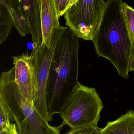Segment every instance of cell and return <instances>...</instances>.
I'll return each mask as SVG.
<instances>
[{"instance_id": "6da1fadb", "label": "cell", "mask_w": 134, "mask_h": 134, "mask_svg": "<svg viewBox=\"0 0 134 134\" xmlns=\"http://www.w3.org/2000/svg\"><path fill=\"white\" fill-rule=\"evenodd\" d=\"M78 37L67 28L56 45L50 67L46 99L50 116L59 114L79 83Z\"/></svg>"}, {"instance_id": "7a4b0ae2", "label": "cell", "mask_w": 134, "mask_h": 134, "mask_svg": "<svg viewBox=\"0 0 134 134\" xmlns=\"http://www.w3.org/2000/svg\"><path fill=\"white\" fill-rule=\"evenodd\" d=\"M122 1L108 0L92 41L98 57L109 60L119 75L128 79L129 65L134 45L126 25Z\"/></svg>"}, {"instance_id": "3957f363", "label": "cell", "mask_w": 134, "mask_h": 134, "mask_svg": "<svg viewBox=\"0 0 134 134\" xmlns=\"http://www.w3.org/2000/svg\"><path fill=\"white\" fill-rule=\"evenodd\" d=\"M0 98L9 110L19 134H60L64 125L52 126L21 93L15 80V67L1 73Z\"/></svg>"}, {"instance_id": "277c9868", "label": "cell", "mask_w": 134, "mask_h": 134, "mask_svg": "<svg viewBox=\"0 0 134 134\" xmlns=\"http://www.w3.org/2000/svg\"><path fill=\"white\" fill-rule=\"evenodd\" d=\"M103 108L102 101L95 88L79 82L59 113L62 124L70 128L96 126Z\"/></svg>"}, {"instance_id": "5b68a950", "label": "cell", "mask_w": 134, "mask_h": 134, "mask_svg": "<svg viewBox=\"0 0 134 134\" xmlns=\"http://www.w3.org/2000/svg\"><path fill=\"white\" fill-rule=\"evenodd\" d=\"M67 28L61 26L54 29L52 33L50 47L43 44L40 47L33 48L30 54L35 88L33 106L41 116L48 122L52 121L53 118L48 113L46 103L47 83L55 47Z\"/></svg>"}, {"instance_id": "8992f818", "label": "cell", "mask_w": 134, "mask_h": 134, "mask_svg": "<svg viewBox=\"0 0 134 134\" xmlns=\"http://www.w3.org/2000/svg\"><path fill=\"white\" fill-rule=\"evenodd\" d=\"M106 3L103 0H77L64 15L66 25L78 38L92 41Z\"/></svg>"}, {"instance_id": "52a82bcc", "label": "cell", "mask_w": 134, "mask_h": 134, "mask_svg": "<svg viewBox=\"0 0 134 134\" xmlns=\"http://www.w3.org/2000/svg\"><path fill=\"white\" fill-rule=\"evenodd\" d=\"M13 59L16 83L23 95L34 105L35 88L30 55L23 53Z\"/></svg>"}, {"instance_id": "ba28073f", "label": "cell", "mask_w": 134, "mask_h": 134, "mask_svg": "<svg viewBox=\"0 0 134 134\" xmlns=\"http://www.w3.org/2000/svg\"><path fill=\"white\" fill-rule=\"evenodd\" d=\"M25 13L32 35L33 48L43 43L40 8L38 0H19Z\"/></svg>"}, {"instance_id": "9c48e42d", "label": "cell", "mask_w": 134, "mask_h": 134, "mask_svg": "<svg viewBox=\"0 0 134 134\" xmlns=\"http://www.w3.org/2000/svg\"><path fill=\"white\" fill-rule=\"evenodd\" d=\"M40 8L43 43L50 47L54 29L61 26L54 0H38Z\"/></svg>"}, {"instance_id": "30bf717a", "label": "cell", "mask_w": 134, "mask_h": 134, "mask_svg": "<svg viewBox=\"0 0 134 134\" xmlns=\"http://www.w3.org/2000/svg\"><path fill=\"white\" fill-rule=\"evenodd\" d=\"M10 12L14 25L18 33L24 37L30 33L25 11L19 0H0Z\"/></svg>"}, {"instance_id": "8fae6325", "label": "cell", "mask_w": 134, "mask_h": 134, "mask_svg": "<svg viewBox=\"0 0 134 134\" xmlns=\"http://www.w3.org/2000/svg\"><path fill=\"white\" fill-rule=\"evenodd\" d=\"M101 134H134V110L127 111L102 129Z\"/></svg>"}, {"instance_id": "7c38bea8", "label": "cell", "mask_w": 134, "mask_h": 134, "mask_svg": "<svg viewBox=\"0 0 134 134\" xmlns=\"http://www.w3.org/2000/svg\"><path fill=\"white\" fill-rule=\"evenodd\" d=\"M14 25L10 12L4 4L0 2V44L7 38Z\"/></svg>"}, {"instance_id": "4fadbf2b", "label": "cell", "mask_w": 134, "mask_h": 134, "mask_svg": "<svg viewBox=\"0 0 134 134\" xmlns=\"http://www.w3.org/2000/svg\"><path fill=\"white\" fill-rule=\"evenodd\" d=\"M122 8L126 25L131 39L134 44V9L123 1Z\"/></svg>"}, {"instance_id": "5bb4252c", "label": "cell", "mask_w": 134, "mask_h": 134, "mask_svg": "<svg viewBox=\"0 0 134 134\" xmlns=\"http://www.w3.org/2000/svg\"><path fill=\"white\" fill-rule=\"evenodd\" d=\"M14 121L9 110L3 100L0 98V131Z\"/></svg>"}, {"instance_id": "9a60e30c", "label": "cell", "mask_w": 134, "mask_h": 134, "mask_svg": "<svg viewBox=\"0 0 134 134\" xmlns=\"http://www.w3.org/2000/svg\"><path fill=\"white\" fill-rule=\"evenodd\" d=\"M77 1V0H54L59 18L65 14Z\"/></svg>"}, {"instance_id": "2e32d148", "label": "cell", "mask_w": 134, "mask_h": 134, "mask_svg": "<svg viewBox=\"0 0 134 134\" xmlns=\"http://www.w3.org/2000/svg\"><path fill=\"white\" fill-rule=\"evenodd\" d=\"M102 129L97 125L78 127L70 128L65 134H101Z\"/></svg>"}, {"instance_id": "e0dca14e", "label": "cell", "mask_w": 134, "mask_h": 134, "mask_svg": "<svg viewBox=\"0 0 134 134\" xmlns=\"http://www.w3.org/2000/svg\"><path fill=\"white\" fill-rule=\"evenodd\" d=\"M0 134H19L16 125L12 123L0 131Z\"/></svg>"}, {"instance_id": "ac0fdd59", "label": "cell", "mask_w": 134, "mask_h": 134, "mask_svg": "<svg viewBox=\"0 0 134 134\" xmlns=\"http://www.w3.org/2000/svg\"><path fill=\"white\" fill-rule=\"evenodd\" d=\"M129 71H134V45H133L130 54L129 65Z\"/></svg>"}]
</instances>
